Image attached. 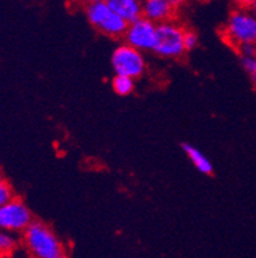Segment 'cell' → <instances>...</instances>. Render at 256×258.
I'll return each mask as SVG.
<instances>
[{
  "mask_svg": "<svg viewBox=\"0 0 256 258\" xmlns=\"http://www.w3.org/2000/svg\"><path fill=\"white\" fill-rule=\"evenodd\" d=\"M223 39L241 55H252L256 43V16L250 8H237L223 27Z\"/></svg>",
  "mask_w": 256,
  "mask_h": 258,
  "instance_id": "obj_1",
  "label": "cell"
},
{
  "mask_svg": "<svg viewBox=\"0 0 256 258\" xmlns=\"http://www.w3.org/2000/svg\"><path fill=\"white\" fill-rule=\"evenodd\" d=\"M26 252L35 258H63L65 247L51 227L40 221H32L22 233Z\"/></svg>",
  "mask_w": 256,
  "mask_h": 258,
  "instance_id": "obj_2",
  "label": "cell"
},
{
  "mask_svg": "<svg viewBox=\"0 0 256 258\" xmlns=\"http://www.w3.org/2000/svg\"><path fill=\"white\" fill-rule=\"evenodd\" d=\"M185 31L178 23L173 21L158 23L156 26V40L152 51L161 58L175 59L182 57L186 51L185 48Z\"/></svg>",
  "mask_w": 256,
  "mask_h": 258,
  "instance_id": "obj_3",
  "label": "cell"
},
{
  "mask_svg": "<svg viewBox=\"0 0 256 258\" xmlns=\"http://www.w3.org/2000/svg\"><path fill=\"white\" fill-rule=\"evenodd\" d=\"M86 17L94 29L109 37L123 36L128 25L110 8L105 0L86 7Z\"/></svg>",
  "mask_w": 256,
  "mask_h": 258,
  "instance_id": "obj_4",
  "label": "cell"
},
{
  "mask_svg": "<svg viewBox=\"0 0 256 258\" xmlns=\"http://www.w3.org/2000/svg\"><path fill=\"white\" fill-rule=\"evenodd\" d=\"M110 62L114 74L123 75L132 79L141 77L146 70V60L142 51L128 45L127 43L114 49Z\"/></svg>",
  "mask_w": 256,
  "mask_h": 258,
  "instance_id": "obj_5",
  "label": "cell"
},
{
  "mask_svg": "<svg viewBox=\"0 0 256 258\" xmlns=\"http://www.w3.org/2000/svg\"><path fill=\"white\" fill-rule=\"evenodd\" d=\"M32 221L31 211L21 199L12 198L0 206V229L18 235L22 234Z\"/></svg>",
  "mask_w": 256,
  "mask_h": 258,
  "instance_id": "obj_6",
  "label": "cell"
},
{
  "mask_svg": "<svg viewBox=\"0 0 256 258\" xmlns=\"http://www.w3.org/2000/svg\"><path fill=\"white\" fill-rule=\"evenodd\" d=\"M156 23L147 20L144 16L127 25L124 40L128 45L144 51H152L156 40Z\"/></svg>",
  "mask_w": 256,
  "mask_h": 258,
  "instance_id": "obj_7",
  "label": "cell"
},
{
  "mask_svg": "<svg viewBox=\"0 0 256 258\" xmlns=\"http://www.w3.org/2000/svg\"><path fill=\"white\" fill-rule=\"evenodd\" d=\"M176 11L172 0H142V16L156 25L170 20Z\"/></svg>",
  "mask_w": 256,
  "mask_h": 258,
  "instance_id": "obj_8",
  "label": "cell"
},
{
  "mask_svg": "<svg viewBox=\"0 0 256 258\" xmlns=\"http://www.w3.org/2000/svg\"><path fill=\"white\" fill-rule=\"evenodd\" d=\"M127 23L142 17V0H105Z\"/></svg>",
  "mask_w": 256,
  "mask_h": 258,
  "instance_id": "obj_9",
  "label": "cell"
},
{
  "mask_svg": "<svg viewBox=\"0 0 256 258\" xmlns=\"http://www.w3.org/2000/svg\"><path fill=\"white\" fill-rule=\"evenodd\" d=\"M182 149L199 172L204 175H210L213 172V163L200 149H197L191 144H183Z\"/></svg>",
  "mask_w": 256,
  "mask_h": 258,
  "instance_id": "obj_10",
  "label": "cell"
},
{
  "mask_svg": "<svg viewBox=\"0 0 256 258\" xmlns=\"http://www.w3.org/2000/svg\"><path fill=\"white\" fill-rule=\"evenodd\" d=\"M20 247V239L16 234L0 229V257H11Z\"/></svg>",
  "mask_w": 256,
  "mask_h": 258,
  "instance_id": "obj_11",
  "label": "cell"
},
{
  "mask_svg": "<svg viewBox=\"0 0 256 258\" xmlns=\"http://www.w3.org/2000/svg\"><path fill=\"white\" fill-rule=\"evenodd\" d=\"M112 88L114 93L121 95V97L130 95L135 89V79L123 76V75H116L112 80Z\"/></svg>",
  "mask_w": 256,
  "mask_h": 258,
  "instance_id": "obj_12",
  "label": "cell"
},
{
  "mask_svg": "<svg viewBox=\"0 0 256 258\" xmlns=\"http://www.w3.org/2000/svg\"><path fill=\"white\" fill-rule=\"evenodd\" d=\"M241 63L247 76L250 77L253 88L256 89V58L253 55H241Z\"/></svg>",
  "mask_w": 256,
  "mask_h": 258,
  "instance_id": "obj_13",
  "label": "cell"
},
{
  "mask_svg": "<svg viewBox=\"0 0 256 258\" xmlns=\"http://www.w3.org/2000/svg\"><path fill=\"white\" fill-rule=\"evenodd\" d=\"M12 198H14L13 187L9 184L8 180L4 177L3 173L0 172V206L11 201Z\"/></svg>",
  "mask_w": 256,
  "mask_h": 258,
  "instance_id": "obj_14",
  "label": "cell"
},
{
  "mask_svg": "<svg viewBox=\"0 0 256 258\" xmlns=\"http://www.w3.org/2000/svg\"><path fill=\"white\" fill-rule=\"evenodd\" d=\"M199 44V37L194 31H185V48L186 51L194 50Z\"/></svg>",
  "mask_w": 256,
  "mask_h": 258,
  "instance_id": "obj_15",
  "label": "cell"
},
{
  "mask_svg": "<svg viewBox=\"0 0 256 258\" xmlns=\"http://www.w3.org/2000/svg\"><path fill=\"white\" fill-rule=\"evenodd\" d=\"M232 2L238 8H250L251 3H252V0H232Z\"/></svg>",
  "mask_w": 256,
  "mask_h": 258,
  "instance_id": "obj_16",
  "label": "cell"
},
{
  "mask_svg": "<svg viewBox=\"0 0 256 258\" xmlns=\"http://www.w3.org/2000/svg\"><path fill=\"white\" fill-rule=\"evenodd\" d=\"M77 2L88 7V6H91V4H94V3H98V2H100V0H77Z\"/></svg>",
  "mask_w": 256,
  "mask_h": 258,
  "instance_id": "obj_17",
  "label": "cell"
},
{
  "mask_svg": "<svg viewBox=\"0 0 256 258\" xmlns=\"http://www.w3.org/2000/svg\"><path fill=\"white\" fill-rule=\"evenodd\" d=\"M250 9H251V12H252L253 15L256 16V0H252V3H251Z\"/></svg>",
  "mask_w": 256,
  "mask_h": 258,
  "instance_id": "obj_18",
  "label": "cell"
},
{
  "mask_svg": "<svg viewBox=\"0 0 256 258\" xmlns=\"http://www.w3.org/2000/svg\"><path fill=\"white\" fill-rule=\"evenodd\" d=\"M252 55L256 58V43L253 44V46H252Z\"/></svg>",
  "mask_w": 256,
  "mask_h": 258,
  "instance_id": "obj_19",
  "label": "cell"
}]
</instances>
